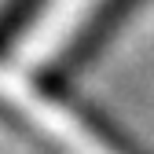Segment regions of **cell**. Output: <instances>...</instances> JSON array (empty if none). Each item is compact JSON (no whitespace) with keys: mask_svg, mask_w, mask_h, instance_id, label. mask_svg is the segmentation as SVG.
<instances>
[{"mask_svg":"<svg viewBox=\"0 0 154 154\" xmlns=\"http://www.w3.org/2000/svg\"><path fill=\"white\" fill-rule=\"evenodd\" d=\"M99 0H44L41 11L33 15V22L15 37L8 66L26 73L33 66L51 63L55 55L66 48V41L88 22V15L95 11Z\"/></svg>","mask_w":154,"mask_h":154,"instance_id":"2","label":"cell"},{"mask_svg":"<svg viewBox=\"0 0 154 154\" xmlns=\"http://www.w3.org/2000/svg\"><path fill=\"white\" fill-rule=\"evenodd\" d=\"M0 99H8L37 132H44L63 154H114L88 125H81L70 110H63L55 99L41 95L26 81V73H18L11 66H0Z\"/></svg>","mask_w":154,"mask_h":154,"instance_id":"1","label":"cell"}]
</instances>
